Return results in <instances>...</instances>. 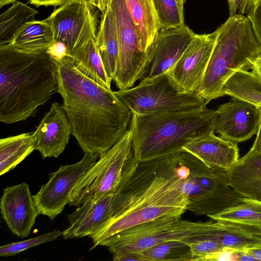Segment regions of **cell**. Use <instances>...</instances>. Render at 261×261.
I'll return each instance as SVG.
<instances>
[{"label": "cell", "mask_w": 261, "mask_h": 261, "mask_svg": "<svg viewBox=\"0 0 261 261\" xmlns=\"http://www.w3.org/2000/svg\"><path fill=\"white\" fill-rule=\"evenodd\" d=\"M218 31L196 34L169 74L184 92H196L205 73L213 50Z\"/></svg>", "instance_id": "obj_13"}, {"label": "cell", "mask_w": 261, "mask_h": 261, "mask_svg": "<svg viewBox=\"0 0 261 261\" xmlns=\"http://www.w3.org/2000/svg\"><path fill=\"white\" fill-rule=\"evenodd\" d=\"M247 17L253 32L261 45V0H251Z\"/></svg>", "instance_id": "obj_33"}, {"label": "cell", "mask_w": 261, "mask_h": 261, "mask_svg": "<svg viewBox=\"0 0 261 261\" xmlns=\"http://www.w3.org/2000/svg\"><path fill=\"white\" fill-rule=\"evenodd\" d=\"M230 16L237 14H247L249 12L251 0H227Z\"/></svg>", "instance_id": "obj_35"}, {"label": "cell", "mask_w": 261, "mask_h": 261, "mask_svg": "<svg viewBox=\"0 0 261 261\" xmlns=\"http://www.w3.org/2000/svg\"><path fill=\"white\" fill-rule=\"evenodd\" d=\"M96 42L107 73L113 80L118 58L119 47L114 19L110 6L100 16Z\"/></svg>", "instance_id": "obj_22"}, {"label": "cell", "mask_w": 261, "mask_h": 261, "mask_svg": "<svg viewBox=\"0 0 261 261\" xmlns=\"http://www.w3.org/2000/svg\"><path fill=\"white\" fill-rule=\"evenodd\" d=\"M2 217L10 230L23 239L30 233L39 214L25 182L6 187L0 202Z\"/></svg>", "instance_id": "obj_16"}, {"label": "cell", "mask_w": 261, "mask_h": 261, "mask_svg": "<svg viewBox=\"0 0 261 261\" xmlns=\"http://www.w3.org/2000/svg\"><path fill=\"white\" fill-rule=\"evenodd\" d=\"M58 92L71 126V135L85 153L101 154L128 129L132 113L114 91L81 73L71 58L56 61Z\"/></svg>", "instance_id": "obj_2"}, {"label": "cell", "mask_w": 261, "mask_h": 261, "mask_svg": "<svg viewBox=\"0 0 261 261\" xmlns=\"http://www.w3.org/2000/svg\"><path fill=\"white\" fill-rule=\"evenodd\" d=\"M189 244L192 254V261H206L213 254L227 249L212 239L197 240Z\"/></svg>", "instance_id": "obj_32"}, {"label": "cell", "mask_w": 261, "mask_h": 261, "mask_svg": "<svg viewBox=\"0 0 261 261\" xmlns=\"http://www.w3.org/2000/svg\"><path fill=\"white\" fill-rule=\"evenodd\" d=\"M114 93L132 114L140 115L207 105L196 92L180 90L168 72L149 80L140 81L135 87L119 89Z\"/></svg>", "instance_id": "obj_9"}, {"label": "cell", "mask_w": 261, "mask_h": 261, "mask_svg": "<svg viewBox=\"0 0 261 261\" xmlns=\"http://www.w3.org/2000/svg\"><path fill=\"white\" fill-rule=\"evenodd\" d=\"M177 168L178 153L139 162L114 194L111 218L89 236L91 249L127 228L164 216L181 217L188 200Z\"/></svg>", "instance_id": "obj_1"}, {"label": "cell", "mask_w": 261, "mask_h": 261, "mask_svg": "<svg viewBox=\"0 0 261 261\" xmlns=\"http://www.w3.org/2000/svg\"><path fill=\"white\" fill-rule=\"evenodd\" d=\"M119 54L113 80L120 90L133 87L147 73L150 58L144 49L139 32L125 0H111Z\"/></svg>", "instance_id": "obj_10"}, {"label": "cell", "mask_w": 261, "mask_h": 261, "mask_svg": "<svg viewBox=\"0 0 261 261\" xmlns=\"http://www.w3.org/2000/svg\"><path fill=\"white\" fill-rule=\"evenodd\" d=\"M188 168L182 188L187 196V210L197 216L218 214L242 203L244 198L228 184L226 171L205 164L192 154L179 152Z\"/></svg>", "instance_id": "obj_8"}, {"label": "cell", "mask_w": 261, "mask_h": 261, "mask_svg": "<svg viewBox=\"0 0 261 261\" xmlns=\"http://www.w3.org/2000/svg\"><path fill=\"white\" fill-rule=\"evenodd\" d=\"M215 111L206 105L148 115L132 114L135 155L140 162L175 154L193 139L215 132Z\"/></svg>", "instance_id": "obj_4"}, {"label": "cell", "mask_w": 261, "mask_h": 261, "mask_svg": "<svg viewBox=\"0 0 261 261\" xmlns=\"http://www.w3.org/2000/svg\"><path fill=\"white\" fill-rule=\"evenodd\" d=\"M207 217L215 221H227L261 228V201L244 198L242 203Z\"/></svg>", "instance_id": "obj_28"}, {"label": "cell", "mask_w": 261, "mask_h": 261, "mask_svg": "<svg viewBox=\"0 0 261 261\" xmlns=\"http://www.w3.org/2000/svg\"><path fill=\"white\" fill-rule=\"evenodd\" d=\"M69 0H29L30 4L39 7L40 6H61Z\"/></svg>", "instance_id": "obj_37"}, {"label": "cell", "mask_w": 261, "mask_h": 261, "mask_svg": "<svg viewBox=\"0 0 261 261\" xmlns=\"http://www.w3.org/2000/svg\"><path fill=\"white\" fill-rule=\"evenodd\" d=\"M99 12L89 0H69L46 18L52 27L55 41L66 44L69 57L89 41H96Z\"/></svg>", "instance_id": "obj_11"}, {"label": "cell", "mask_w": 261, "mask_h": 261, "mask_svg": "<svg viewBox=\"0 0 261 261\" xmlns=\"http://www.w3.org/2000/svg\"><path fill=\"white\" fill-rule=\"evenodd\" d=\"M89 1H90V0H89Z\"/></svg>", "instance_id": "obj_43"}, {"label": "cell", "mask_w": 261, "mask_h": 261, "mask_svg": "<svg viewBox=\"0 0 261 261\" xmlns=\"http://www.w3.org/2000/svg\"><path fill=\"white\" fill-rule=\"evenodd\" d=\"M206 165L229 171L239 159V148L236 143L216 136L214 132L193 139L183 147Z\"/></svg>", "instance_id": "obj_19"}, {"label": "cell", "mask_w": 261, "mask_h": 261, "mask_svg": "<svg viewBox=\"0 0 261 261\" xmlns=\"http://www.w3.org/2000/svg\"><path fill=\"white\" fill-rule=\"evenodd\" d=\"M226 178L240 196L261 201V154L247 153L226 172Z\"/></svg>", "instance_id": "obj_20"}, {"label": "cell", "mask_w": 261, "mask_h": 261, "mask_svg": "<svg viewBox=\"0 0 261 261\" xmlns=\"http://www.w3.org/2000/svg\"><path fill=\"white\" fill-rule=\"evenodd\" d=\"M46 52L55 61L69 57L67 46L61 41H54L46 49Z\"/></svg>", "instance_id": "obj_34"}, {"label": "cell", "mask_w": 261, "mask_h": 261, "mask_svg": "<svg viewBox=\"0 0 261 261\" xmlns=\"http://www.w3.org/2000/svg\"><path fill=\"white\" fill-rule=\"evenodd\" d=\"M16 1V0H0V8L10 4H13Z\"/></svg>", "instance_id": "obj_42"}, {"label": "cell", "mask_w": 261, "mask_h": 261, "mask_svg": "<svg viewBox=\"0 0 261 261\" xmlns=\"http://www.w3.org/2000/svg\"><path fill=\"white\" fill-rule=\"evenodd\" d=\"M64 230L60 231L56 229L28 240L2 246L0 247V256L2 257L14 256L30 248L54 241L62 236Z\"/></svg>", "instance_id": "obj_31"}, {"label": "cell", "mask_w": 261, "mask_h": 261, "mask_svg": "<svg viewBox=\"0 0 261 261\" xmlns=\"http://www.w3.org/2000/svg\"><path fill=\"white\" fill-rule=\"evenodd\" d=\"M245 251L254 257L256 260H261V243L254 247L245 249Z\"/></svg>", "instance_id": "obj_39"}, {"label": "cell", "mask_w": 261, "mask_h": 261, "mask_svg": "<svg viewBox=\"0 0 261 261\" xmlns=\"http://www.w3.org/2000/svg\"><path fill=\"white\" fill-rule=\"evenodd\" d=\"M76 68L83 74L101 86L111 89L109 77L95 40H91L71 57Z\"/></svg>", "instance_id": "obj_25"}, {"label": "cell", "mask_w": 261, "mask_h": 261, "mask_svg": "<svg viewBox=\"0 0 261 261\" xmlns=\"http://www.w3.org/2000/svg\"><path fill=\"white\" fill-rule=\"evenodd\" d=\"M139 162L136 158L129 129L77 182L69 205L80 206L85 202L114 194L129 178Z\"/></svg>", "instance_id": "obj_7"}, {"label": "cell", "mask_w": 261, "mask_h": 261, "mask_svg": "<svg viewBox=\"0 0 261 261\" xmlns=\"http://www.w3.org/2000/svg\"><path fill=\"white\" fill-rule=\"evenodd\" d=\"M38 11L19 1L0 16V46L10 44L15 34L27 22L34 20Z\"/></svg>", "instance_id": "obj_27"}, {"label": "cell", "mask_w": 261, "mask_h": 261, "mask_svg": "<svg viewBox=\"0 0 261 261\" xmlns=\"http://www.w3.org/2000/svg\"><path fill=\"white\" fill-rule=\"evenodd\" d=\"M56 61L45 51L0 46V121L12 124L34 116L58 89Z\"/></svg>", "instance_id": "obj_3"}, {"label": "cell", "mask_w": 261, "mask_h": 261, "mask_svg": "<svg viewBox=\"0 0 261 261\" xmlns=\"http://www.w3.org/2000/svg\"><path fill=\"white\" fill-rule=\"evenodd\" d=\"M35 149L43 159L57 158L65 150L71 134V126L62 105L53 103L34 132Z\"/></svg>", "instance_id": "obj_17"}, {"label": "cell", "mask_w": 261, "mask_h": 261, "mask_svg": "<svg viewBox=\"0 0 261 261\" xmlns=\"http://www.w3.org/2000/svg\"><path fill=\"white\" fill-rule=\"evenodd\" d=\"M139 253L145 260L192 261V254L189 244L180 241L164 242Z\"/></svg>", "instance_id": "obj_29"}, {"label": "cell", "mask_w": 261, "mask_h": 261, "mask_svg": "<svg viewBox=\"0 0 261 261\" xmlns=\"http://www.w3.org/2000/svg\"><path fill=\"white\" fill-rule=\"evenodd\" d=\"M215 220L193 222L181 217L164 216L127 228L102 241L113 255L139 253L151 247L170 241L190 243L204 239H212L216 233Z\"/></svg>", "instance_id": "obj_6"}, {"label": "cell", "mask_w": 261, "mask_h": 261, "mask_svg": "<svg viewBox=\"0 0 261 261\" xmlns=\"http://www.w3.org/2000/svg\"><path fill=\"white\" fill-rule=\"evenodd\" d=\"M250 70L261 79V56L253 62Z\"/></svg>", "instance_id": "obj_41"}, {"label": "cell", "mask_w": 261, "mask_h": 261, "mask_svg": "<svg viewBox=\"0 0 261 261\" xmlns=\"http://www.w3.org/2000/svg\"><path fill=\"white\" fill-rule=\"evenodd\" d=\"M111 0H90V2L101 13H105L109 6Z\"/></svg>", "instance_id": "obj_40"}, {"label": "cell", "mask_w": 261, "mask_h": 261, "mask_svg": "<svg viewBox=\"0 0 261 261\" xmlns=\"http://www.w3.org/2000/svg\"><path fill=\"white\" fill-rule=\"evenodd\" d=\"M114 261H145L144 257L140 253H128L113 256Z\"/></svg>", "instance_id": "obj_38"}, {"label": "cell", "mask_w": 261, "mask_h": 261, "mask_svg": "<svg viewBox=\"0 0 261 261\" xmlns=\"http://www.w3.org/2000/svg\"><path fill=\"white\" fill-rule=\"evenodd\" d=\"M125 1L134 23L139 32L143 47L150 57L149 49L161 29L152 3L151 0Z\"/></svg>", "instance_id": "obj_24"}, {"label": "cell", "mask_w": 261, "mask_h": 261, "mask_svg": "<svg viewBox=\"0 0 261 261\" xmlns=\"http://www.w3.org/2000/svg\"><path fill=\"white\" fill-rule=\"evenodd\" d=\"M258 107L259 111V122L254 142L247 152L250 154H261V107Z\"/></svg>", "instance_id": "obj_36"}, {"label": "cell", "mask_w": 261, "mask_h": 261, "mask_svg": "<svg viewBox=\"0 0 261 261\" xmlns=\"http://www.w3.org/2000/svg\"><path fill=\"white\" fill-rule=\"evenodd\" d=\"M195 33L186 24L161 29L149 49L151 62L141 81L168 72L184 54Z\"/></svg>", "instance_id": "obj_15"}, {"label": "cell", "mask_w": 261, "mask_h": 261, "mask_svg": "<svg viewBox=\"0 0 261 261\" xmlns=\"http://www.w3.org/2000/svg\"><path fill=\"white\" fill-rule=\"evenodd\" d=\"M161 29L185 25L184 5L185 0H151ZM160 29V30H161Z\"/></svg>", "instance_id": "obj_30"}, {"label": "cell", "mask_w": 261, "mask_h": 261, "mask_svg": "<svg viewBox=\"0 0 261 261\" xmlns=\"http://www.w3.org/2000/svg\"><path fill=\"white\" fill-rule=\"evenodd\" d=\"M36 147L34 132L24 133L0 139V175L13 169Z\"/></svg>", "instance_id": "obj_23"}, {"label": "cell", "mask_w": 261, "mask_h": 261, "mask_svg": "<svg viewBox=\"0 0 261 261\" xmlns=\"http://www.w3.org/2000/svg\"><path fill=\"white\" fill-rule=\"evenodd\" d=\"M215 132L221 138L236 143L256 134L259 122L258 107L232 97L215 111Z\"/></svg>", "instance_id": "obj_14"}, {"label": "cell", "mask_w": 261, "mask_h": 261, "mask_svg": "<svg viewBox=\"0 0 261 261\" xmlns=\"http://www.w3.org/2000/svg\"><path fill=\"white\" fill-rule=\"evenodd\" d=\"M100 155L85 153L75 164L61 166L49 175V180L33 196L39 214L51 220L61 214L69 204L72 192L77 182L93 166Z\"/></svg>", "instance_id": "obj_12"}, {"label": "cell", "mask_w": 261, "mask_h": 261, "mask_svg": "<svg viewBox=\"0 0 261 261\" xmlns=\"http://www.w3.org/2000/svg\"><path fill=\"white\" fill-rule=\"evenodd\" d=\"M54 41L52 27L46 19L33 20L18 31L9 45L20 51L35 53L45 51Z\"/></svg>", "instance_id": "obj_21"}, {"label": "cell", "mask_w": 261, "mask_h": 261, "mask_svg": "<svg viewBox=\"0 0 261 261\" xmlns=\"http://www.w3.org/2000/svg\"><path fill=\"white\" fill-rule=\"evenodd\" d=\"M222 94L261 107V79L251 71H239L226 82Z\"/></svg>", "instance_id": "obj_26"}, {"label": "cell", "mask_w": 261, "mask_h": 261, "mask_svg": "<svg viewBox=\"0 0 261 261\" xmlns=\"http://www.w3.org/2000/svg\"><path fill=\"white\" fill-rule=\"evenodd\" d=\"M114 194L88 200L68 215L70 224L64 230L65 239L89 236L100 228L112 216Z\"/></svg>", "instance_id": "obj_18"}, {"label": "cell", "mask_w": 261, "mask_h": 261, "mask_svg": "<svg viewBox=\"0 0 261 261\" xmlns=\"http://www.w3.org/2000/svg\"><path fill=\"white\" fill-rule=\"evenodd\" d=\"M218 35L205 73L196 93L207 104L223 96L227 80L240 70H249L261 56V45L247 16L236 14L217 29Z\"/></svg>", "instance_id": "obj_5"}]
</instances>
